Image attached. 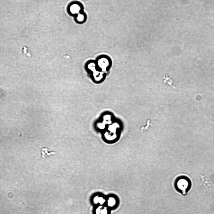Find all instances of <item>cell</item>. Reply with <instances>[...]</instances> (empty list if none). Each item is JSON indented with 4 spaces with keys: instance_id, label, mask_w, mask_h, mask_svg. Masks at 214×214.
Wrapping results in <instances>:
<instances>
[{
    "instance_id": "cell-5",
    "label": "cell",
    "mask_w": 214,
    "mask_h": 214,
    "mask_svg": "<svg viewBox=\"0 0 214 214\" xmlns=\"http://www.w3.org/2000/svg\"><path fill=\"white\" fill-rule=\"evenodd\" d=\"M75 22L79 24L84 23L87 19V15L84 12L80 13L74 18Z\"/></svg>"
},
{
    "instance_id": "cell-1",
    "label": "cell",
    "mask_w": 214,
    "mask_h": 214,
    "mask_svg": "<svg viewBox=\"0 0 214 214\" xmlns=\"http://www.w3.org/2000/svg\"><path fill=\"white\" fill-rule=\"evenodd\" d=\"M192 186L190 179L185 175L177 176L174 182V186L177 191L183 195H186Z\"/></svg>"
},
{
    "instance_id": "cell-2",
    "label": "cell",
    "mask_w": 214,
    "mask_h": 214,
    "mask_svg": "<svg viewBox=\"0 0 214 214\" xmlns=\"http://www.w3.org/2000/svg\"><path fill=\"white\" fill-rule=\"evenodd\" d=\"M83 6L81 2L78 1H72L67 6V13L72 16L75 17L78 14L83 12Z\"/></svg>"
},
{
    "instance_id": "cell-6",
    "label": "cell",
    "mask_w": 214,
    "mask_h": 214,
    "mask_svg": "<svg viewBox=\"0 0 214 214\" xmlns=\"http://www.w3.org/2000/svg\"><path fill=\"white\" fill-rule=\"evenodd\" d=\"M93 214H107V209L103 205L94 206Z\"/></svg>"
},
{
    "instance_id": "cell-3",
    "label": "cell",
    "mask_w": 214,
    "mask_h": 214,
    "mask_svg": "<svg viewBox=\"0 0 214 214\" xmlns=\"http://www.w3.org/2000/svg\"><path fill=\"white\" fill-rule=\"evenodd\" d=\"M109 60L105 55H101L98 57L96 62L99 67L101 69H106L109 65Z\"/></svg>"
},
{
    "instance_id": "cell-8",
    "label": "cell",
    "mask_w": 214,
    "mask_h": 214,
    "mask_svg": "<svg viewBox=\"0 0 214 214\" xmlns=\"http://www.w3.org/2000/svg\"><path fill=\"white\" fill-rule=\"evenodd\" d=\"M163 80H164L165 81H164L166 82V83L169 85V86H172V80L168 76H166L165 77H164L163 78Z\"/></svg>"
},
{
    "instance_id": "cell-4",
    "label": "cell",
    "mask_w": 214,
    "mask_h": 214,
    "mask_svg": "<svg viewBox=\"0 0 214 214\" xmlns=\"http://www.w3.org/2000/svg\"><path fill=\"white\" fill-rule=\"evenodd\" d=\"M105 201V199L104 196L98 195L94 196L91 200L92 204L94 206L103 205Z\"/></svg>"
},
{
    "instance_id": "cell-7",
    "label": "cell",
    "mask_w": 214,
    "mask_h": 214,
    "mask_svg": "<svg viewBox=\"0 0 214 214\" xmlns=\"http://www.w3.org/2000/svg\"><path fill=\"white\" fill-rule=\"evenodd\" d=\"M22 51L23 53L27 56H30L31 55L30 50L28 47L26 45L24 46L22 48Z\"/></svg>"
}]
</instances>
